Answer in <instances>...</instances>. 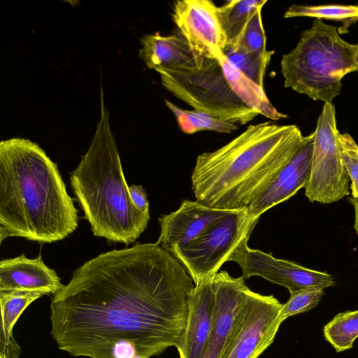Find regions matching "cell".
<instances>
[{"instance_id": "cell-1", "label": "cell", "mask_w": 358, "mask_h": 358, "mask_svg": "<svg viewBox=\"0 0 358 358\" xmlns=\"http://www.w3.org/2000/svg\"><path fill=\"white\" fill-rule=\"evenodd\" d=\"M194 283L157 243L100 254L50 304L51 334L75 357L150 358L178 348Z\"/></svg>"}, {"instance_id": "cell-2", "label": "cell", "mask_w": 358, "mask_h": 358, "mask_svg": "<svg viewBox=\"0 0 358 358\" xmlns=\"http://www.w3.org/2000/svg\"><path fill=\"white\" fill-rule=\"evenodd\" d=\"M78 210L57 164L36 143H0V238L58 241L78 227Z\"/></svg>"}, {"instance_id": "cell-3", "label": "cell", "mask_w": 358, "mask_h": 358, "mask_svg": "<svg viewBox=\"0 0 358 358\" xmlns=\"http://www.w3.org/2000/svg\"><path fill=\"white\" fill-rule=\"evenodd\" d=\"M296 125L251 124L221 148L199 155L191 182L196 201L244 209L273 182L304 141Z\"/></svg>"}, {"instance_id": "cell-4", "label": "cell", "mask_w": 358, "mask_h": 358, "mask_svg": "<svg viewBox=\"0 0 358 358\" xmlns=\"http://www.w3.org/2000/svg\"><path fill=\"white\" fill-rule=\"evenodd\" d=\"M101 95L100 121L70 182L93 234L127 245L145 231L150 213L138 209L130 196L102 88Z\"/></svg>"}, {"instance_id": "cell-5", "label": "cell", "mask_w": 358, "mask_h": 358, "mask_svg": "<svg viewBox=\"0 0 358 358\" xmlns=\"http://www.w3.org/2000/svg\"><path fill=\"white\" fill-rule=\"evenodd\" d=\"M357 44L343 40L338 29L315 19L296 47L281 59L285 87L324 103L341 94L342 79L358 71Z\"/></svg>"}, {"instance_id": "cell-6", "label": "cell", "mask_w": 358, "mask_h": 358, "mask_svg": "<svg viewBox=\"0 0 358 358\" xmlns=\"http://www.w3.org/2000/svg\"><path fill=\"white\" fill-rule=\"evenodd\" d=\"M158 73L163 86L195 110L240 124L259 115L236 94L219 59H206L200 68Z\"/></svg>"}, {"instance_id": "cell-7", "label": "cell", "mask_w": 358, "mask_h": 358, "mask_svg": "<svg viewBox=\"0 0 358 358\" xmlns=\"http://www.w3.org/2000/svg\"><path fill=\"white\" fill-rule=\"evenodd\" d=\"M256 224L249 219L247 208L234 210L171 255L198 285L215 277L236 247L249 239Z\"/></svg>"}, {"instance_id": "cell-8", "label": "cell", "mask_w": 358, "mask_h": 358, "mask_svg": "<svg viewBox=\"0 0 358 358\" xmlns=\"http://www.w3.org/2000/svg\"><path fill=\"white\" fill-rule=\"evenodd\" d=\"M333 103H324L313 132L310 175L305 195L310 202L329 204L350 193V177L338 143Z\"/></svg>"}, {"instance_id": "cell-9", "label": "cell", "mask_w": 358, "mask_h": 358, "mask_svg": "<svg viewBox=\"0 0 358 358\" xmlns=\"http://www.w3.org/2000/svg\"><path fill=\"white\" fill-rule=\"evenodd\" d=\"M282 306L273 295L250 290L221 358H258L272 344L282 322Z\"/></svg>"}, {"instance_id": "cell-10", "label": "cell", "mask_w": 358, "mask_h": 358, "mask_svg": "<svg viewBox=\"0 0 358 358\" xmlns=\"http://www.w3.org/2000/svg\"><path fill=\"white\" fill-rule=\"evenodd\" d=\"M248 240H243L228 259L240 266L245 280L260 276L286 287L289 293L310 288L324 289L335 285L334 278L330 274L251 249L248 245Z\"/></svg>"}, {"instance_id": "cell-11", "label": "cell", "mask_w": 358, "mask_h": 358, "mask_svg": "<svg viewBox=\"0 0 358 358\" xmlns=\"http://www.w3.org/2000/svg\"><path fill=\"white\" fill-rule=\"evenodd\" d=\"M209 0H181L174 3L173 20L191 50L198 56L215 59L224 55L226 38Z\"/></svg>"}, {"instance_id": "cell-12", "label": "cell", "mask_w": 358, "mask_h": 358, "mask_svg": "<svg viewBox=\"0 0 358 358\" xmlns=\"http://www.w3.org/2000/svg\"><path fill=\"white\" fill-rule=\"evenodd\" d=\"M245 280L242 276L234 278L224 271L215 275L211 325L203 358H221L250 292Z\"/></svg>"}, {"instance_id": "cell-13", "label": "cell", "mask_w": 358, "mask_h": 358, "mask_svg": "<svg viewBox=\"0 0 358 358\" xmlns=\"http://www.w3.org/2000/svg\"><path fill=\"white\" fill-rule=\"evenodd\" d=\"M233 210L211 208L197 201L182 200L178 210L159 218L160 234L157 243L172 255Z\"/></svg>"}, {"instance_id": "cell-14", "label": "cell", "mask_w": 358, "mask_h": 358, "mask_svg": "<svg viewBox=\"0 0 358 358\" xmlns=\"http://www.w3.org/2000/svg\"><path fill=\"white\" fill-rule=\"evenodd\" d=\"M313 145V133L304 141L291 160L279 172L273 182L247 208L249 219L257 222L271 208L289 199L309 180Z\"/></svg>"}, {"instance_id": "cell-15", "label": "cell", "mask_w": 358, "mask_h": 358, "mask_svg": "<svg viewBox=\"0 0 358 358\" xmlns=\"http://www.w3.org/2000/svg\"><path fill=\"white\" fill-rule=\"evenodd\" d=\"M213 278L195 285L188 296L186 325L177 348L180 358L203 357L212 320Z\"/></svg>"}, {"instance_id": "cell-16", "label": "cell", "mask_w": 358, "mask_h": 358, "mask_svg": "<svg viewBox=\"0 0 358 358\" xmlns=\"http://www.w3.org/2000/svg\"><path fill=\"white\" fill-rule=\"evenodd\" d=\"M64 285L55 271L47 266L41 255H24L0 262V292H41L55 294Z\"/></svg>"}, {"instance_id": "cell-17", "label": "cell", "mask_w": 358, "mask_h": 358, "mask_svg": "<svg viewBox=\"0 0 358 358\" xmlns=\"http://www.w3.org/2000/svg\"><path fill=\"white\" fill-rule=\"evenodd\" d=\"M141 41L139 57L157 72L200 68L206 59L196 55L180 34L154 33L143 36Z\"/></svg>"}, {"instance_id": "cell-18", "label": "cell", "mask_w": 358, "mask_h": 358, "mask_svg": "<svg viewBox=\"0 0 358 358\" xmlns=\"http://www.w3.org/2000/svg\"><path fill=\"white\" fill-rule=\"evenodd\" d=\"M45 294L41 292H0L1 358H18L20 348L13 338V327L26 308Z\"/></svg>"}, {"instance_id": "cell-19", "label": "cell", "mask_w": 358, "mask_h": 358, "mask_svg": "<svg viewBox=\"0 0 358 358\" xmlns=\"http://www.w3.org/2000/svg\"><path fill=\"white\" fill-rule=\"evenodd\" d=\"M266 3V0H232L217 8L226 46L236 44L252 15Z\"/></svg>"}, {"instance_id": "cell-20", "label": "cell", "mask_w": 358, "mask_h": 358, "mask_svg": "<svg viewBox=\"0 0 358 358\" xmlns=\"http://www.w3.org/2000/svg\"><path fill=\"white\" fill-rule=\"evenodd\" d=\"M166 106L176 118L180 130L187 134L201 131H213L230 134L238 129L235 123L216 118L198 110H185L170 101H165Z\"/></svg>"}, {"instance_id": "cell-21", "label": "cell", "mask_w": 358, "mask_h": 358, "mask_svg": "<svg viewBox=\"0 0 358 358\" xmlns=\"http://www.w3.org/2000/svg\"><path fill=\"white\" fill-rule=\"evenodd\" d=\"M224 54L228 61L241 73L258 86L263 87V80L273 50L264 53L247 52L226 46Z\"/></svg>"}, {"instance_id": "cell-22", "label": "cell", "mask_w": 358, "mask_h": 358, "mask_svg": "<svg viewBox=\"0 0 358 358\" xmlns=\"http://www.w3.org/2000/svg\"><path fill=\"white\" fill-rule=\"evenodd\" d=\"M285 18L308 17L315 19L341 21L348 28L358 21V5H296L293 4L285 13Z\"/></svg>"}, {"instance_id": "cell-23", "label": "cell", "mask_w": 358, "mask_h": 358, "mask_svg": "<svg viewBox=\"0 0 358 358\" xmlns=\"http://www.w3.org/2000/svg\"><path fill=\"white\" fill-rule=\"evenodd\" d=\"M323 332L337 352L351 348L358 337V310L338 313L325 325Z\"/></svg>"}, {"instance_id": "cell-24", "label": "cell", "mask_w": 358, "mask_h": 358, "mask_svg": "<svg viewBox=\"0 0 358 358\" xmlns=\"http://www.w3.org/2000/svg\"><path fill=\"white\" fill-rule=\"evenodd\" d=\"M262 8H257L245 25L236 44L231 46L247 52L264 53L267 51L266 36L262 21Z\"/></svg>"}, {"instance_id": "cell-25", "label": "cell", "mask_w": 358, "mask_h": 358, "mask_svg": "<svg viewBox=\"0 0 358 358\" xmlns=\"http://www.w3.org/2000/svg\"><path fill=\"white\" fill-rule=\"evenodd\" d=\"M324 294V289L310 288L290 293L288 301L282 304L280 317L282 322L287 317L307 312L315 308Z\"/></svg>"}, {"instance_id": "cell-26", "label": "cell", "mask_w": 358, "mask_h": 358, "mask_svg": "<svg viewBox=\"0 0 358 358\" xmlns=\"http://www.w3.org/2000/svg\"><path fill=\"white\" fill-rule=\"evenodd\" d=\"M338 143L343 161L352 182V196L358 197V144L348 133H339Z\"/></svg>"}, {"instance_id": "cell-27", "label": "cell", "mask_w": 358, "mask_h": 358, "mask_svg": "<svg viewBox=\"0 0 358 358\" xmlns=\"http://www.w3.org/2000/svg\"><path fill=\"white\" fill-rule=\"evenodd\" d=\"M129 192L135 206L143 212L150 213L146 192L142 186L135 185L129 186Z\"/></svg>"}, {"instance_id": "cell-28", "label": "cell", "mask_w": 358, "mask_h": 358, "mask_svg": "<svg viewBox=\"0 0 358 358\" xmlns=\"http://www.w3.org/2000/svg\"><path fill=\"white\" fill-rule=\"evenodd\" d=\"M349 202L353 206L355 210V224L354 227L358 235V197H350Z\"/></svg>"}, {"instance_id": "cell-29", "label": "cell", "mask_w": 358, "mask_h": 358, "mask_svg": "<svg viewBox=\"0 0 358 358\" xmlns=\"http://www.w3.org/2000/svg\"><path fill=\"white\" fill-rule=\"evenodd\" d=\"M357 54H356V62L358 65V43L357 44Z\"/></svg>"}]
</instances>
